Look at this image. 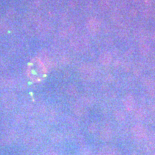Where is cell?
Returning <instances> with one entry per match:
<instances>
[{
    "instance_id": "cell-1",
    "label": "cell",
    "mask_w": 155,
    "mask_h": 155,
    "mask_svg": "<svg viewBox=\"0 0 155 155\" xmlns=\"http://www.w3.org/2000/svg\"><path fill=\"white\" fill-rule=\"evenodd\" d=\"M27 75L33 81L38 82L43 80L46 75V68L43 63L37 58H35L29 63Z\"/></svg>"
},
{
    "instance_id": "cell-2",
    "label": "cell",
    "mask_w": 155,
    "mask_h": 155,
    "mask_svg": "<svg viewBox=\"0 0 155 155\" xmlns=\"http://www.w3.org/2000/svg\"><path fill=\"white\" fill-rule=\"evenodd\" d=\"M133 133L134 134V136H136V137L139 138V139L143 138L145 134L144 129L139 125L138 126H135L134 128Z\"/></svg>"
},
{
    "instance_id": "cell-3",
    "label": "cell",
    "mask_w": 155,
    "mask_h": 155,
    "mask_svg": "<svg viewBox=\"0 0 155 155\" xmlns=\"http://www.w3.org/2000/svg\"><path fill=\"white\" fill-rule=\"evenodd\" d=\"M101 137L103 140H106V141L109 140L111 137V131L108 130V132H106L105 130L103 131V132H102V134H101Z\"/></svg>"
},
{
    "instance_id": "cell-4",
    "label": "cell",
    "mask_w": 155,
    "mask_h": 155,
    "mask_svg": "<svg viewBox=\"0 0 155 155\" xmlns=\"http://www.w3.org/2000/svg\"><path fill=\"white\" fill-rule=\"evenodd\" d=\"M114 154L112 153L110 151H103L102 152H100V155H113Z\"/></svg>"
},
{
    "instance_id": "cell-5",
    "label": "cell",
    "mask_w": 155,
    "mask_h": 155,
    "mask_svg": "<svg viewBox=\"0 0 155 155\" xmlns=\"http://www.w3.org/2000/svg\"><path fill=\"white\" fill-rule=\"evenodd\" d=\"M49 155H57V154L55 153H50L49 154Z\"/></svg>"
}]
</instances>
